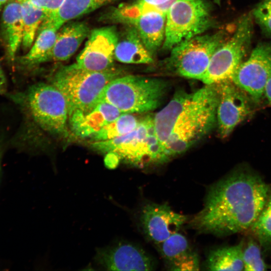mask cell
<instances>
[{"label": "cell", "mask_w": 271, "mask_h": 271, "mask_svg": "<svg viewBox=\"0 0 271 271\" xmlns=\"http://www.w3.org/2000/svg\"><path fill=\"white\" fill-rule=\"evenodd\" d=\"M213 24L206 0H174L166 13L162 47L171 50L182 42L202 34Z\"/></svg>", "instance_id": "52a82bcc"}, {"label": "cell", "mask_w": 271, "mask_h": 271, "mask_svg": "<svg viewBox=\"0 0 271 271\" xmlns=\"http://www.w3.org/2000/svg\"><path fill=\"white\" fill-rule=\"evenodd\" d=\"M136 2L146 4L154 6H159L164 4L172 0H135Z\"/></svg>", "instance_id": "d6a6232c"}, {"label": "cell", "mask_w": 271, "mask_h": 271, "mask_svg": "<svg viewBox=\"0 0 271 271\" xmlns=\"http://www.w3.org/2000/svg\"><path fill=\"white\" fill-rule=\"evenodd\" d=\"M121 114L112 105L101 101L87 111L72 113L69 115V122L71 129L76 136L90 138Z\"/></svg>", "instance_id": "2e32d148"}, {"label": "cell", "mask_w": 271, "mask_h": 271, "mask_svg": "<svg viewBox=\"0 0 271 271\" xmlns=\"http://www.w3.org/2000/svg\"><path fill=\"white\" fill-rule=\"evenodd\" d=\"M5 143L3 138H0V174L1 172V161L4 150Z\"/></svg>", "instance_id": "836d02e7"}, {"label": "cell", "mask_w": 271, "mask_h": 271, "mask_svg": "<svg viewBox=\"0 0 271 271\" xmlns=\"http://www.w3.org/2000/svg\"><path fill=\"white\" fill-rule=\"evenodd\" d=\"M268 104L271 106V76L267 81L263 92Z\"/></svg>", "instance_id": "1f68e13d"}, {"label": "cell", "mask_w": 271, "mask_h": 271, "mask_svg": "<svg viewBox=\"0 0 271 271\" xmlns=\"http://www.w3.org/2000/svg\"><path fill=\"white\" fill-rule=\"evenodd\" d=\"M7 78L0 64V94H7Z\"/></svg>", "instance_id": "4dcf8cb0"}, {"label": "cell", "mask_w": 271, "mask_h": 271, "mask_svg": "<svg viewBox=\"0 0 271 271\" xmlns=\"http://www.w3.org/2000/svg\"><path fill=\"white\" fill-rule=\"evenodd\" d=\"M187 220V216L176 212L166 204L148 203L140 214L145 233L151 241L159 244L178 232Z\"/></svg>", "instance_id": "5bb4252c"}, {"label": "cell", "mask_w": 271, "mask_h": 271, "mask_svg": "<svg viewBox=\"0 0 271 271\" xmlns=\"http://www.w3.org/2000/svg\"><path fill=\"white\" fill-rule=\"evenodd\" d=\"M250 229L262 245H271V190L263 209Z\"/></svg>", "instance_id": "484cf974"}, {"label": "cell", "mask_w": 271, "mask_h": 271, "mask_svg": "<svg viewBox=\"0 0 271 271\" xmlns=\"http://www.w3.org/2000/svg\"><path fill=\"white\" fill-rule=\"evenodd\" d=\"M173 1L159 6L137 2L121 5L114 11L113 17L133 27L147 49L154 55L164 43L166 13Z\"/></svg>", "instance_id": "9c48e42d"}, {"label": "cell", "mask_w": 271, "mask_h": 271, "mask_svg": "<svg viewBox=\"0 0 271 271\" xmlns=\"http://www.w3.org/2000/svg\"><path fill=\"white\" fill-rule=\"evenodd\" d=\"M59 29L50 20L45 18L40 26L37 37L28 53L21 57L18 62L24 68H31L46 62L54 45Z\"/></svg>", "instance_id": "ffe728a7"}, {"label": "cell", "mask_w": 271, "mask_h": 271, "mask_svg": "<svg viewBox=\"0 0 271 271\" xmlns=\"http://www.w3.org/2000/svg\"><path fill=\"white\" fill-rule=\"evenodd\" d=\"M159 244L161 254L168 263L191 250L186 238L178 232L173 234Z\"/></svg>", "instance_id": "d4e9b609"}, {"label": "cell", "mask_w": 271, "mask_h": 271, "mask_svg": "<svg viewBox=\"0 0 271 271\" xmlns=\"http://www.w3.org/2000/svg\"><path fill=\"white\" fill-rule=\"evenodd\" d=\"M127 26L118 37L114 50V59L126 64L153 63V55L145 46L137 31L132 26Z\"/></svg>", "instance_id": "d6986e66"}, {"label": "cell", "mask_w": 271, "mask_h": 271, "mask_svg": "<svg viewBox=\"0 0 271 271\" xmlns=\"http://www.w3.org/2000/svg\"><path fill=\"white\" fill-rule=\"evenodd\" d=\"M216 85L218 93L216 123L219 136L224 139L251 113L252 100L231 80Z\"/></svg>", "instance_id": "7c38bea8"}, {"label": "cell", "mask_w": 271, "mask_h": 271, "mask_svg": "<svg viewBox=\"0 0 271 271\" xmlns=\"http://www.w3.org/2000/svg\"><path fill=\"white\" fill-rule=\"evenodd\" d=\"M34 6L42 9L49 16L59 8L64 0H27Z\"/></svg>", "instance_id": "f546056e"}, {"label": "cell", "mask_w": 271, "mask_h": 271, "mask_svg": "<svg viewBox=\"0 0 271 271\" xmlns=\"http://www.w3.org/2000/svg\"><path fill=\"white\" fill-rule=\"evenodd\" d=\"M2 32L8 59L13 63L23 38V20L21 6L18 0H9L4 6Z\"/></svg>", "instance_id": "ac0fdd59"}, {"label": "cell", "mask_w": 271, "mask_h": 271, "mask_svg": "<svg viewBox=\"0 0 271 271\" xmlns=\"http://www.w3.org/2000/svg\"><path fill=\"white\" fill-rule=\"evenodd\" d=\"M18 1L21 6L24 25L22 45L24 50H28L32 47L37 32L47 15L42 9L27 0Z\"/></svg>", "instance_id": "603a6c76"}, {"label": "cell", "mask_w": 271, "mask_h": 271, "mask_svg": "<svg viewBox=\"0 0 271 271\" xmlns=\"http://www.w3.org/2000/svg\"><path fill=\"white\" fill-rule=\"evenodd\" d=\"M90 31L86 23L72 22L64 24L58 30L52 50L46 62L69 59L77 50Z\"/></svg>", "instance_id": "e0dca14e"}, {"label": "cell", "mask_w": 271, "mask_h": 271, "mask_svg": "<svg viewBox=\"0 0 271 271\" xmlns=\"http://www.w3.org/2000/svg\"><path fill=\"white\" fill-rule=\"evenodd\" d=\"M168 264L172 270H198L200 267L198 255L191 250Z\"/></svg>", "instance_id": "f1b7e54d"}, {"label": "cell", "mask_w": 271, "mask_h": 271, "mask_svg": "<svg viewBox=\"0 0 271 271\" xmlns=\"http://www.w3.org/2000/svg\"><path fill=\"white\" fill-rule=\"evenodd\" d=\"M243 270L247 271H262L268 266L261 257L260 249L257 244L250 239L243 250Z\"/></svg>", "instance_id": "4316f807"}, {"label": "cell", "mask_w": 271, "mask_h": 271, "mask_svg": "<svg viewBox=\"0 0 271 271\" xmlns=\"http://www.w3.org/2000/svg\"><path fill=\"white\" fill-rule=\"evenodd\" d=\"M243 241L216 248L209 253L206 267L210 270H242Z\"/></svg>", "instance_id": "44dd1931"}, {"label": "cell", "mask_w": 271, "mask_h": 271, "mask_svg": "<svg viewBox=\"0 0 271 271\" xmlns=\"http://www.w3.org/2000/svg\"><path fill=\"white\" fill-rule=\"evenodd\" d=\"M263 33L271 38V0H262L251 12Z\"/></svg>", "instance_id": "83f0119b"}, {"label": "cell", "mask_w": 271, "mask_h": 271, "mask_svg": "<svg viewBox=\"0 0 271 271\" xmlns=\"http://www.w3.org/2000/svg\"><path fill=\"white\" fill-rule=\"evenodd\" d=\"M118 37L114 26L92 30L84 49L77 57L76 64L80 68L93 71H103L113 67Z\"/></svg>", "instance_id": "4fadbf2b"}, {"label": "cell", "mask_w": 271, "mask_h": 271, "mask_svg": "<svg viewBox=\"0 0 271 271\" xmlns=\"http://www.w3.org/2000/svg\"><path fill=\"white\" fill-rule=\"evenodd\" d=\"M9 0H0V11Z\"/></svg>", "instance_id": "e575fe53"}, {"label": "cell", "mask_w": 271, "mask_h": 271, "mask_svg": "<svg viewBox=\"0 0 271 271\" xmlns=\"http://www.w3.org/2000/svg\"><path fill=\"white\" fill-rule=\"evenodd\" d=\"M133 113H122L111 121L90 138L96 141H104L125 135L134 129L140 121Z\"/></svg>", "instance_id": "cb8c5ba5"}, {"label": "cell", "mask_w": 271, "mask_h": 271, "mask_svg": "<svg viewBox=\"0 0 271 271\" xmlns=\"http://www.w3.org/2000/svg\"><path fill=\"white\" fill-rule=\"evenodd\" d=\"M91 146L101 153H111L134 166L144 168L166 162L169 159L156 133L154 116L142 118L137 127L121 137L96 141Z\"/></svg>", "instance_id": "3957f363"}, {"label": "cell", "mask_w": 271, "mask_h": 271, "mask_svg": "<svg viewBox=\"0 0 271 271\" xmlns=\"http://www.w3.org/2000/svg\"><path fill=\"white\" fill-rule=\"evenodd\" d=\"M95 258L99 265L107 270L154 269L151 257L142 249L128 243H120L99 249Z\"/></svg>", "instance_id": "9a60e30c"}, {"label": "cell", "mask_w": 271, "mask_h": 271, "mask_svg": "<svg viewBox=\"0 0 271 271\" xmlns=\"http://www.w3.org/2000/svg\"><path fill=\"white\" fill-rule=\"evenodd\" d=\"M271 76V43L261 42L249 57L239 66L231 80L244 91L255 103L263 95L265 84Z\"/></svg>", "instance_id": "8fae6325"}, {"label": "cell", "mask_w": 271, "mask_h": 271, "mask_svg": "<svg viewBox=\"0 0 271 271\" xmlns=\"http://www.w3.org/2000/svg\"><path fill=\"white\" fill-rule=\"evenodd\" d=\"M253 34L251 14L239 18L233 35L215 50L200 81L205 85L216 84L231 77L247 52Z\"/></svg>", "instance_id": "ba28073f"}, {"label": "cell", "mask_w": 271, "mask_h": 271, "mask_svg": "<svg viewBox=\"0 0 271 271\" xmlns=\"http://www.w3.org/2000/svg\"><path fill=\"white\" fill-rule=\"evenodd\" d=\"M222 1V0H214V2L218 5H220Z\"/></svg>", "instance_id": "d590c367"}, {"label": "cell", "mask_w": 271, "mask_h": 271, "mask_svg": "<svg viewBox=\"0 0 271 271\" xmlns=\"http://www.w3.org/2000/svg\"><path fill=\"white\" fill-rule=\"evenodd\" d=\"M8 96L43 130L53 134L68 136V103L53 85L37 83L25 92H13Z\"/></svg>", "instance_id": "277c9868"}, {"label": "cell", "mask_w": 271, "mask_h": 271, "mask_svg": "<svg viewBox=\"0 0 271 271\" xmlns=\"http://www.w3.org/2000/svg\"><path fill=\"white\" fill-rule=\"evenodd\" d=\"M121 75L120 71L113 67L93 71L80 68L74 63L60 68L54 74L52 84L64 95L69 115L76 111L85 112L93 108L106 85Z\"/></svg>", "instance_id": "5b68a950"}, {"label": "cell", "mask_w": 271, "mask_h": 271, "mask_svg": "<svg viewBox=\"0 0 271 271\" xmlns=\"http://www.w3.org/2000/svg\"><path fill=\"white\" fill-rule=\"evenodd\" d=\"M218 100L216 85H205L198 99L178 115L164 144L169 159L186 152L212 130L216 123Z\"/></svg>", "instance_id": "7a4b0ae2"}, {"label": "cell", "mask_w": 271, "mask_h": 271, "mask_svg": "<svg viewBox=\"0 0 271 271\" xmlns=\"http://www.w3.org/2000/svg\"><path fill=\"white\" fill-rule=\"evenodd\" d=\"M223 31L199 35L182 42L171 50L169 63L179 75L200 80L215 50L225 41Z\"/></svg>", "instance_id": "30bf717a"}, {"label": "cell", "mask_w": 271, "mask_h": 271, "mask_svg": "<svg viewBox=\"0 0 271 271\" xmlns=\"http://www.w3.org/2000/svg\"><path fill=\"white\" fill-rule=\"evenodd\" d=\"M167 87V82L162 79L121 75L106 85L98 102H107L122 113H144L159 106Z\"/></svg>", "instance_id": "8992f818"}, {"label": "cell", "mask_w": 271, "mask_h": 271, "mask_svg": "<svg viewBox=\"0 0 271 271\" xmlns=\"http://www.w3.org/2000/svg\"></svg>", "instance_id": "8d00e7d4"}, {"label": "cell", "mask_w": 271, "mask_h": 271, "mask_svg": "<svg viewBox=\"0 0 271 271\" xmlns=\"http://www.w3.org/2000/svg\"><path fill=\"white\" fill-rule=\"evenodd\" d=\"M270 190L259 175L239 169L209 188L204 207L192 219L191 226L218 236L250 229L263 209Z\"/></svg>", "instance_id": "6da1fadb"}, {"label": "cell", "mask_w": 271, "mask_h": 271, "mask_svg": "<svg viewBox=\"0 0 271 271\" xmlns=\"http://www.w3.org/2000/svg\"><path fill=\"white\" fill-rule=\"evenodd\" d=\"M111 2V0H64L58 10L46 18L59 29L64 24L90 13Z\"/></svg>", "instance_id": "7402d4cb"}]
</instances>
